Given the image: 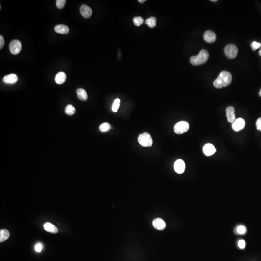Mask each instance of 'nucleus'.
Listing matches in <instances>:
<instances>
[{
	"label": "nucleus",
	"instance_id": "obj_1",
	"mask_svg": "<svg viewBox=\"0 0 261 261\" xmlns=\"http://www.w3.org/2000/svg\"><path fill=\"white\" fill-rule=\"evenodd\" d=\"M232 80V76L231 73L228 71H223L220 74L216 79H215L213 85L215 88L220 89L229 85Z\"/></svg>",
	"mask_w": 261,
	"mask_h": 261
},
{
	"label": "nucleus",
	"instance_id": "obj_2",
	"mask_svg": "<svg viewBox=\"0 0 261 261\" xmlns=\"http://www.w3.org/2000/svg\"><path fill=\"white\" fill-rule=\"evenodd\" d=\"M208 58L209 53L208 51L205 49H202L201 50L198 55L191 57L190 61L192 65H201L207 61Z\"/></svg>",
	"mask_w": 261,
	"mask_h": 261
},
{
	"label": "nucleus",
	"instance_id": "obj_3",
	"mask_svg": "<svg viewBox=\"0 0 261 261\" xmlns=\"http://www.w3.org/2000/svg\"><path fill=\"white\" fill-rule=\"evenodd\" d=\"M224 52L228 58L231 59H234L237 57L238 54V48L234 44H228L226 45L224 49Z\"/></svg>",
	"mask_w": 261,
	"mask_h": 261
},
{
	"label": "nucleus",
	"instance_id": "obj_4",
	"mask_svg": "<svg viewBox=\"0 0 261 261\" xmlns=\"http://www.w3.org/2000/svg\"><path fill=\"white\" fill-rule=\"evenodd\" d=\"M138 141L139 143L144 147H151L153 144V140L151 135L147 133L140 134L138 137Z\"/></svg>",
	"mask_w": 261,
	"mask_h": 261
},
{
	"label": "nucleus",
	"instance_id": "obj_5",
	"mask_svg": "<svg viewBox=\"0 0 261 261\" xmlns=\"http://www.w3.org/2000/svg\"><path fill=\"white\" fill-rule=\"evenodd\" d=\"M189 125L188 122L185 121L179 122L174 126V132L178 134H180L186 133L189 130Z\"/></svg>",
	"mask_w": 261,
	"mask_h": 261
},
{
	"label": "nucleus",
	"instance_id": "obj_6",
	"mask_svg": "<svg viewBox=\"0 0 261 261\" xmlns=\"http://www.w3.org/2000/svg\"><path fill=\"white\" fill-rule=\"evenodd\" d=\"M9 50L12 54L17 55L19 53L22 49V44L20 41L14 40L9 44Z\"/></svg>",
	"mask_w": 261,
	"mask_h": 261
},
{
	"label": "nucleus",
	"instance_id": "obj_7",
	"mask_svg": "<svg viewBox=\"0 0 261 261\" xmlns=\"http://www.w3.org/2000/svg\"><path fill=\"white\" fill-rule=\"evenodd\" d=\"M245 126V121L242 118L235 119L232 124V128L235 132H239L243 130Z\"/></svg>",
	"mask_w": 261,
	"mask_h": 261
},
{
	"label": "nucleus",
	"instance_id": "obj_8",
	"mask_svg": "<svg viewBox=\"0 0 261 261\" xmlns=\"http://www.w3.org/2000/svg\"><path fill=\"white\" fill-rule=\"evenodd\" d=\"M174 171H176L177 174H181L184 173L185 170V164L184 161L181 159L177 160L175 162L174 164Z\"/></svg>",
	"mask_w": 261,
	"mask_h": 261
},
{
	"label": "nucleus",
	"instance_id": "obj_9",
	"mask_svg": "<svg viewBox=\"0 0 261 261\" xmlns=\"http://www.w3.org/2000/svg\"><path fill=\"white\" fill-rule=\"evenodd\" d=\"M204 39L208 43H212L216 40V35L212 31H207L204 34Z\"/></svg>",
	"mask_w": 261,
	"mask_h": 261
},
{
	"label": "nucleus",
	"instance_id": "obj_10",
	"mask_svg": "<svg viewBox=\"0 0 261 261\" xmlns=\"http://www.w3.org/2000/svg\"><path fill=\"white\" fill-rule=\"evenodd\" d=\"M80 12L84 18H89L92 15V11L89 6L86 4H82L80 7Z\"/></svg>",
	"mask_w": 261,
	"mask_h": 261
},
{
	"label": "nucleus",
	"instance_id": "obj_11",
	"mask_svg": "<svg viewBox=\"0 0 261 261\" xmlns=\"http://www.w3.org/2000/svg\"><path fill=\"white\" fill-rule=\"evenodd\" d=\"M203 152L204 154L207 156H210L212 155L216 152V149H215L214 146L211 144H207L203 147Z\"/></svg>",
	"mask_w": 261,
	"mask_h": 261
},
{
	"label": "nucleus",
	"instance_id": "obj_12",
	"mask_svg": "<svg viewBox=\"0 0 261 261\" xmlns=\"http://www.w3.org/2000/svg\"><path fill=\"white\" fill-rule=\"evenodd\" d=\"M226 117L228 121L231 123H233L236 119L235 114V108L233 107H228L226 109Z\"/></svg>",
	"mask_w": 261,
	"mask_h": 261
},
{
	"label": "nucleus",
	"instance_id": "obj_13",
	"mask_svg": "<svg viewBox=\"0 0 261 261\" xmlns=\"http://www.w3.org/2000/svg\"><path fill=\"white\" fill-rule=\"evenodd\" d=\"M153 227L157 230H164L166 227L165 222L161 218H156L152 222Z\"/></svg>",
	"mask_w": 261,
	"mask_h": 261
},
{
	"label": "nucleus",
	"instance_id": "obj_14",
	"mask_svg": "<svg viewBox=\"0 0 261 261\" xmlns=\"http://www.w3.org/2000/svg\"><path fill=\"white\" fill-rule=\"evenodd\" d=\"M18 80V76L14 74L4 76L3 78V81L6 84H14L17 82Z\"/></svg>",
	"mask_w": 261,
	"mask_h": 261
},
{
	"label": "nucleus",
	"instance_id": "obj_15",
	"mask_svg": "<svg viewBox=\"0 0 261 261\" xmlns=\"http://www.w3.org/2000/svg\"><path fill=\"white\" fill-rule=\"evenodd\" d=\"M55 31L58 34H67L69 32V29L67 25L64 24L58 25L55 27Z\"/></svg>",
	"mask_w": 261,
	"mask_h": 261
},
{
	"label": "nucleus",
	"instance_id": "obj_16",
	"mask_svg": "<svg viewBox=\"0 0 261 261\" xmlns=\"http://www.w3.org/2000/svg\"><path fill=\"white\" fill-rule=\"evenodd\" d=\"M44 227L46 231L49 233L56 234L58 232V229L55 225L49 222H46L44 225Z\"/></svg>",
	"mask_w": 261,
	"mask_h": 261
},
{
	"label": "nucleus",
	"instance_id": "obj_17",
	"mask_svg": "<svg viewBox=\"0 0 261 261\" xmlns=\"http://www.w3.org/2000/svg\"><path fill=\"white\" fill-rule=\"evenodd\" d=\"M77 97L80 100L85 101L88 99V94H87L85 90L83 89H82V88L78 89L77 90Z\"/></svg>",
	"mask_w": 261,
	"mask_h": 261
},
{
	"label": "nucleus",
	"instance_id": "obj_18",
	"mask_svg": "<svg viewBox=\"0 0 261 261\" xmlns=\"http://www.w3.org/2000/svg\"><path fill=\"white\" fill-rule=\"evenodd\" d=\"M67 79V76L65 73L60 72L56 74L55 77V81L58 84H62L65 82Z\"/></svg>",
	"mask_w": 261,
	"mask_h": 261
},
{
	"label": "nucleus",
	"instance_id": "obj_19",
	"mask_svg": "<svg viewBox=\"0 0 261 261\" xmlns=\"http://www.w3.org/2000/svg\"><path fill=\"white\" fill-rule=\"evenodd\" d=\"M10 236L9 232L6 229H1L0 231V242L6 240Z\"/></svg>",
	"mask_w": 261,
	"mask_h": 261
},
{
	"label": "nucleus",
	"instance_id": "obj_20",
	"mask_svg": "<svg viewBox=\"0 0 261 261\" xmlns=\"http://www.w3.org/2000/svg\"><path fill=\"white\" fill-rule=\"evenodd\" d=\"M145 23L150 28H154L156 25V19L155 17L148 18L145 21Z\"/></svg>",
	"mask_w": 261,
	"mask_h": 261
},
{
	"label": "nucleus",
	"instance_id": "obj_21",
	"mask_svg": "<svg viewBox=\"0 0 261 261\" xmlns=\"http://www.w3.org/2000/svg\"><path fill=\"white\" fill-rule=\"evenodd\" d=\"M65 113L68 115H74L76 112V109L73 106L69 104L66 107L65 109Z\"/></svg>",
	"mask_w": 261,
	"mask_h": 261
},
{
	"label": "nucleus",
	"instance_id": "obj_22",
	"mask_svg": "<svg viewBox=\"0 0 261 261\" xmlns=\"http://www.w3.org/2000/svg\"><path fill=\"white\" fill-rule=\"evenodd\" d=\"M100 130L102 132H106L108 131L111 129V126L109 123L107 122L103 123L100 126Z\"/></svg>",
	"mask_w": 261,
	"mask_h": 261
},
{
	"label": "nucleus",
	"instance_id": "obj_23",
	"mask_svg": "<svg viewBox=\"0 0 261 261\" xmlns=\"http://www.w3.org/2000/svg\"><path fill=\"white\" fill-rule=\"evenodd\" d=\"M120 102H121V100L119 98H117L114 101V103L113 104L112 108V111L114 112H117L118 111V109L119 108V106H120Z\"/></svg>",
	"mask_w": 261,
	"mask_h": 261
},
{
	"label": "nucleus",
	"instance_id": "obj_24",
	"mask_svg": "<svg viewBox=\"0 0 261 261\" xmlns=\"http://www.w3.org/2000/svg\"><path fill=\"white\" fill-rule=\"evenodd\" d=\"M133 22H134V24L135 26L139 27L143 23L144 19H142L141 17L138 16V17H135L133 19Z\"/></svg>",
	"mask_w": 261,
	"mask_h": 261
},
{
	"label": "nucleus",
	"instance_id": "obj_25",
	"mask_svg": "<svg viewBox=\"0 0 261 261\" xmlns=\"http://www.w3.org/2000/svg\"><path fill=\"white\" fill-rule=\"evenodd\" d=\"M246 231V229L245 226L243 225H240L237 228V232L238 234H244Z\"/></svg>",
	"mask_w": 261,
	"mask_h": 261
},
{
	"label": "nucleus",
	"instance_id": "obj_26",
	"mask_svg": "<svg viewBox=\"0 0 261 261\" xmlns=\"http://www.w3.org/2000/svg\"><path fill=\"white\" fill-rule=\"evenodd\" d=\"M65 0H57L56 1V6L59 9H62L66 4Z\"/></svg>",
	"mask_w": 261,
	"mask_h": 261
},
{
	"label": "nucleus",
	"instance_id": "obj_27",
	"mask_svg": "<svg viewBox=\"0 0 261 261\" xmlns=\"http://www.w3.org/2000/svg\"><path fill=\"white\" fill-rule=\"evenodd\" d=\"M250 46L252 47V50H255L261 47V43L254 41L251 43Z\"/></svg>",
	"mask_w": 261,
	"mask_h": 261
},
{
	"label": "nucleus",
	"instance_id": "obj_28",
	"mask_svg": "<svg viewBox=\"0 0 261 261\" xmlns=\"http://www.w3.org/2000/svg\"><path fill=\"white\" fill-rule=\"evenodd\" d=\"M43 249V245L41 243L36 244L35 246V250L37 252H40Z\"/></svg>",
	"mask_w": 261,
	"mask_h": 261
},
{
	"label": "nucleus",
	"instance_id": "obj_29",
	"mask_svg": "<svg viewBox=\"0 0 261 261\" xmlns=\"http://www.w3.org/2000/svg\"><path fill=\"white\" fill-rule=\"evenodd\" d=\"M256 126L257 130L261 131V118H258L256 122Z\"/></svg>",
	"mask_w": 261,
	"mask_h": 261
},
{
	"label": "nucleus",
	"instance_id": "obj_30",
	"mask_svg": "<svg viewBox=\"0 0 261 261\" xmlns=\"http://www.w3.org/2000/svg\"><path fill=\"white\" fill-rule=\"evenodd\" d=\"M238 246L240 247V249H243L244 248H245V245H246V243H245V241L243 240H240L238 241Z\"/></svg>",
	"mask_w": 261,
	"mask_h": 261
},
{
	"label": "nucleus",
	"instance_id": "obj_31",
	"mask_svg": "<svg viewBox=\"0 0 261 261\" xmlns=\"http://www.w3.org/2000/svg\"><path fill=\"white\" fill-rule=\"evenodd\" d=\"M4 45V40L2 35H0V49H3Z\"/></svg>",
	"mask_w": 261,
	"mask_h": 261
},
{
	"label": "nucleus",
	"instance_id": "obj_32",
	"mask_svg": "<svg viewBox=\"0 0 261 261\" xmlns=\"http://www.w3.org/2000/svg\"><path fill=\"white\" fill-rule=\"evenodd\" d=\"M145 1L146 0H139L138 2H139L140 3H144Z\"/></svg>",
	"mask_w": 261,
	"mask_h": 261
},
{
	"label": "nucleus",
	"instance_id": "obj_33",
	"mask_svg": "<svg viewBox=\"0 0 261 261\" xmlns=\"http://www.w3.org/2000/svg\"><path fill=\"white\" fill-rule=\"evenodd\" d=\"M259 96H260V97H261V89H260V92H259Z\"/></svg>",
	"mask_w": 261,
	"mask_h": 261
},
{
	"label": "nucleus",
	"instance_id": "obj_34",
	"mask_svg": "<svg viewBox=\"0 0 261 261\" xmlns=\"http://www.w3.org/2000/svg\"><path fill=\"white\" fill-rule=\"evenodd\" d=\"M259 55L261 56V49H260V51L259 52Z\"/></svg>",
	"mask_w": 261,
	"mask_h": 261
},
{
	"label": "nucleus",
	"instance_id": "obj_35",
	"mask_svg": "<svg viewBox=\"0 0 261 261\" xmlns=\"http://www.w3.org/2000/svg\"><path fill=\"white\" fill-rule=\"evenodd\" d=\"M211 1H217V0H211Z\"/></svg>",
	"mask_w": 261,
	"mask_h": 261
}]
</instances>
